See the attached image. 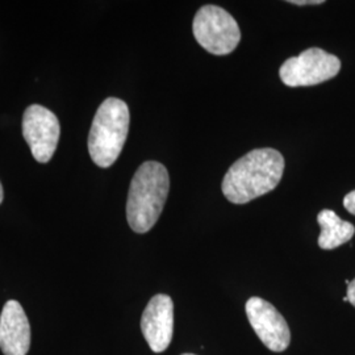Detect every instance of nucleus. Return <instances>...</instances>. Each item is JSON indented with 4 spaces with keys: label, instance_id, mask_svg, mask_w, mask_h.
<instances>
[{
    "label": "nucleus",
    "instance_id": "nucleus-1",
    "mask_svg": "<svg viewBox=\"0 0 355 355\" xmlns=\"http://www.w3.org/2000/svg\"><path fill=\"white\" fill-rule=\"evenodd\" d=\"M283 173L284 158L278 150L254 149L229 167L221 190L230 203H249L275 190Z\"/></svg>",
    "mask_w": 355,
    "mask_h": 355
},
{
    "label": "nucleus",
    "instance_id": "nucleus-2",
    "mask_svg": "<svg viewBox=\"0 0 355 355\" xmlns=\"http://www.w3.org/2000/svg\"><path fill=\"white\" fill-rule=\"evenodd\" d=\"M170 190L167 168L155 161L144 162L136 171L128 192L127 220L136 233H146L164 211Z\"/></svg>",
    "mask_w": 355,
    "mask_h": 355
},
{
    "label": "nucleus",
    "instance_id": "nucleus-3",
    "mask_svg": "<svg viewBox=\"0 0 355 355\" xmlns=\"http://www.w3.org/2000/svg\"><path fill=\"white\" fill-rule=\"evenodd\" d=\"M129 120V108L124 101L108 98L101 104L89 136V155L95 165L107 168L117 161L127 141Z\"/></svg>",
    "mask_w": 355,
    "mask_h": 355
},
{
    "label": "nucleus",
    "instance_id": "nucleus-4",
    "mask_svg": "<svg viewBox=\"0 0 355 355\" xmlns=\"http://www.w3.org/2000/svg\"><path fill=\"white\" fill-rule=\"evenodd\" d=\"M192 32L198 44L215 55H227L236 51L241 41V31L236 19L218 6H203L193 17Z\"/></svg>",
    "mask_w": 355,
    "mask_h": 355
},
{
    "label": "nucleus",
    "instance_id": "nucleus-5",
    "mask_svg": "<svg viewBox=\"0 0 355 355\" xmlns=\"http://www.w3.org/2000/svg\"><path fill=\"white\" fill-rule=\"evenodd\" d=\"M341 70L338 57L320 48H311L280 66L282 82L288 87H308L324 83Z\"/></svg>",
    "mask_w": 355,
    "mask_h": 355
},
{
    "label": "nucleus",
    "instance_id": "nucleus-6",
    "mask_svg": "<svg viewBox=\"0 0 355 355\" xmlns=\"http://www.w3.org/2000/svg\"><path fill=\"white\" fill-rule=\"evenodd\" d=\"M61 127L57 116L48 108L32 104L23 116V136L31 148L35 159L48 164L60 141Z\"/></svg>",
    "mask_w": 355,
    "mask_h": 355
},
{
    "label": "nucleus",
    "instance_id": "nucleus-7",
    "mask_svg": "<svg viewBox=\"0 0 355 355\" xmlns=\"http://www.w3.org/2000/svg\"><path fill=\"white\" fill-rule=\"evenodd\" d=\"M246 316L267 349L282 353L290 346L291 331L288 324L274 305L254 296L246 303Z\"/></svg>",
    "mask_w": 355,
    "mask_h": 355
},
{
    "label": "nucleus",
    "instance_id": "nucleus-8",
    "mask_svg": "<svg viewBox=\"0 0 355 355\" xmlns=\"http://www.w3.org/2000/svg\"><path fill=\"white\" fill-rule=\"evenodd\" d=\"M141 330L154 353H162L170 346L174 331V303L168 295L153 296L142 313Z\"/></svg>",
    "mask_w": 355,
    "mask_h": 355
},
{
    "label": "nucleus",
    "instance_id": "nucleus-9",
    "mask_svg": "<svg viewBox=\"0 0 355 355\" xmlns=\"http://www.w3.org/2000/svg\"><path fill=\"white\" fill-rule=\"evenodd\" d=\"M0 349L4 355H26L31 349V325L16 300L7 302L1 311Z\"/></svg>",
    "mask_w": 355,
    "mask_h": 355
},
{
    "label": "nucleus",
    "instance_id": "nucleus-10",
    "mask_svg": "<svg viewBox=\"0 0 355 355\" xmlns=\"http://www.w3.org/2000/svg\"><path fill=\"white\" fill-rule=\"evenodd\" d=\"M318 223L321 227L318 246L322 250H333L350 241L354 236V225L349 221H343L331 209H322L318 215Z\"/></svg>",
    "mask_w": 355,
    "mask_h": 355
},
{
    "label": "nucleus",
    "instance_id": "nucleus-11",
    "mask_svg": "<svg viewBox=\"0 0 355 355\" xmlns=\"http://www.w3.org/2000/svg\"><path fill=\"white\" fill-rule=\"evenodd\" d=\"M343 205L346 208V211L349 214L355 216V191L349 192L345 198H343Z\"/></svg>",
    "mask_w": 355,
    "mask_h": 355
},
{
    "label": "nucleus",
    "instance_id": "nucleus-12",
    "mask_svg": "<svg viewBox=\"0 0 355 355\" xmlns=\"http://www.w3.org/2000/svg\"><path fill=\"white\" fill-rule=\"evenodd\" d=\"M347 300L355 306V279L352 280L347 286Z\"/></svg>",
    "mask_w": 355,
    "mask_h": 355
},
{
    "label": "nucleus",
    "instance_id": "nucleus-13",
    "mask_svg": "<svg viewBox=\"0 0 355 355\" xmlns=\"http://www.w3.org/2000/svg\"><path fill=\"white\" fill-rule=\"evenodd\" d=\"M291 4H296V6H306V4H322V0H291L288 1Z\"/></svg>",
    "mask_w": 355,
    "mask_h": 355
},
{
    "label": "nucleus",
    "instance_id": "nucleus-14",
    "mask_svg": "<svg viewBox=\"0 0 355 355\" xmlns=\"http://www.w3.org/2000/svg\"><path fill=\"white\" fill-rule=\"evenodd\" d=\"M3 196H4V193H3V187H1V183H0V204L3 202Z\"/></svg>",
    "mask_w": 355,
    "mask_h": 355
},
{
    "label": "nucleus",
    "instance_id": "nucleus-15",
    "mask_svg": "<svg viewBox=\"0 0 355 355\" xmlns=\"http://www.w3.org/2000/svg\"><path fill=\"white\" fill-rule=\"evenodd\" d=\"M182 355H195V354H182Z\"/></svg>",
    "mask_w": 355,
    "mask_h": 355
}]
</instances>
